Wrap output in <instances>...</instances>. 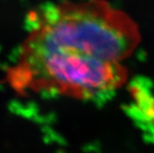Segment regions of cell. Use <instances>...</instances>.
<instances>
[{
    "instance_id": "obj_1",
    "label": "cell",
    "mask_w": 154,
    "mask_h": 153,
    "mask_svg": "<svg viewBox=\"0 0 154 153\" xmlns=\"http://www.w3.org/2000/svg\"><path fill=\"white\" fill-rule=\"evenodd\" d=\"M137 24L105 0H65L32 12L7 82L20 95L109 98L128 81L122 61L140 43Z\"/></svg>"
},
{
    "instance_id": "obj_2",
    "label": "cell",
    "mask_w": 154,
    "mask_h": 153,
    "mask_svg": "<svg viewBox=\"0 0 154 153\" xmlns=\"http://www.w3.org/2000/svg\"><path fill=\"white\" fill-rule=\"evenodd\" d=\"M130 103L128 113L145 133L154 135V92L146 79H134L129 85Z\"/></svg>"
}]
</instances>
